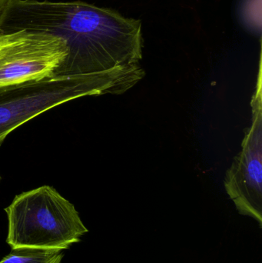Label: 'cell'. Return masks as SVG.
<instances>
[{
  "instance_id": "cell-1",
  "label": "cell",
  "mask_w": 262,
  "mask_h": 263,
  "mask_svg": "<svg viewBox=\"0 0 262 263\" xmlns=\"http://www.w3.org/2000/svg\"><path fill=\"white\" fill-rule=\"evenodd\" d=\"M20 30L64 40L69 52L60 69L72 68V73L136 66L143 59L141 20L85 2L10 0L0 32Z\"/></svg>"
},
{
  "instance_id": "cell-2",
  "label": "cell",
  "mask_w": 262,
  "mask_h": 263,
  "mask_svg": "<svg viewBox=\"0 0 262 263\" xmlns=\"http://www.w3.org/2000/svg\"><path fill=\"white\" fill-rule=\"evenodd\" d=\"M140 65L102 72L55 74L0 86V145L8 135L34 117L68 101L104 94L121 95L144 78Z\"/></svg>"
},
{
  "instance_id": "cell-3",
  "label": "cell",
  "mask_w": 262,
  "mask_h": 263,
  "mask_svg": "<svg viewBox=\"0 0 262 263\" xmlns=\"http://www.w3.org/2000/svg\"><path fill=\"white\" fill-rule=\"evenodd\" d=\"M5 211L12 249L67 250L89 232L73 204L49 185L18 195Z\"/></svg>"
},
{
  "instance_id": "cell-4",
  "label": "cell",
  "mask_w": 262,
  "mask_h": 263,
  "mask_svg": "<svg viewBox=\"0 0 262 263\" xmlns=\"http://www.w3.org/2000/svg\"><path fill=\"white\" fill-rule=\"evenodd\" d=\"M69 52L66 41L50 34L0 32V86L52 77L66 63Z\"/></svg>"
},
{
  "instance_id": "cell-5",
  "label": "cell",
  "mask_w": 262,
  "mask_h": 263,
  "mask_svg": "<svg viewBox=\"0 0 262 263\" xmlns=\"http://www.w3.org/2000/svg\"><path fill=\"white\" fill-rule=\"evenodd\" d=\"M261 55L255 92L252 125L245 131L241 149L225 176L226 193L239 214L252 218L262 227V74Z\"/></svg>"
},
{
  "instance_id": "cell-6",
  "label": "cell",
  "mask_w": 262,
  "mask_h": 263,
  "mask_svg": "<svg viewBox=\"0 0 262 263\" xmlns=\"http://www.w3.org/2000/svg\"><path fill=\"white\" fill-rule=\"evenodd\" d=\"M63 250H42L33 248L12 249L0 263H61Z\"/></svg>"
},
{
  "instance_id": "cell-7",
  "label": "cell",
  "mask_w": 262,
  "mask_h": 263,
  "mask_svg": "<svg viewBox=\"0 0 262 263\" xmlns=\"http://www.w3.org/2000/svg\"><path fill=\"white\" fill-rule=\"evenodd\" d=\"M9 2H10V0H0V20L3 18L5 11L9 6Z\"/></svg>"
},
{
  "instance_id": "cell-8",
  "label": "cell",
  "mask_w": 262,
  "mask_h": 263,
  "mask_svg": "<svg viewBox=\"0 0 262 263\" xmlns=\"http://www.w3.org/2000/svg\"><path fill=\"white\" fill-rule=\"evenodd\" d=\"M1 179H2V178H1V175H0V181H1Z\"/></svg>"
}]
</instances>
